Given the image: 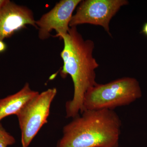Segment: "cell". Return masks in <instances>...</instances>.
Returning <instances> with one entry per match:
<instances>
[{
	"mask_svg": "<svg viewBox=\"0 0 147 147\" xmlns=\"http://www.w3.org/2000/svg\"><path fill=\"white\" fill-rule=\"evenodd\" d=\"M9 1V0H0V10L4 7Z\"/></svg>",
	"mask_w": 147,
	"mask_h": 147,
	"instance_id": "8fae6325",
	"label": "cell"
},
{
	"mask_svg": "<svg viewBox=\"0 0 147 147\" xmlns=\"http://www.w3.org/2000/svg\"><path fill=\"white\" fill-rule=\"evenodd\" d=\"M38 93L26 83L17 92L0 99V121L11 115H17Z\"/></svg>",
	"mask_w": 147,
	"mask_h": 147,
	"instance_id": "ba28073f",
	"label": "cell"
},
{
	"mask_svg": "<svg viewBox=\"0 0 147 147\" xmlns=\"http://www.w3.org/2000/svg\"><path fill=\"white\" fill-rule=\"evenodd\" d=\"M142 96L139 82L132 77H124L105 84L97 83L85 94L84 111L113 110L129 105Z\"/></svg>",
	"mask_w": 147,
	"mask_h": 147,
	"instance_id": "3957f363",
	"label": "cell"
},
{
	"mask_svg": "<svg viewBox=\"0 0 147 147\" xmlns=\"http://www.w3.org/2000/svg\"><path fill=\"white\" fill-rule=\"evenodd\" d=\"M127 0H85L79 3L73 15L69 27L90 24L102 26L111 36L109 24L121 7L127 5Z\"/></svg>",
	"mask_w": 147,
	"mask_h": 147,
	"instance_id": "5b68a950",
	"label": "cell"
},
{
	"mask_svg": "<svg viewBox=\"0 0 147 147\" xmlns=\"http://www.w3.org/2000/svg\"><path fill=\"white\" fill-rule=\"evenodd\" d=\"M64 127L57 147H119L122 123L114 110H85Z\"/></svg>",
	"mask_w": 147,
	"mask_h": 147,
	"instance_id": "7a4b0ae2",
	"label": "cell"
},
{
	"mask_svg": "<svg viewBox=\"0 0 147 147\" xmlns=\"http://www.w3.org/2000/svg\"><path fill=\"white\" fill-rule=\"evenodd\" d=\"M82 1L61 0L52 9L36 21L38 38L41 40L48 39L53 30L57 32L55 37L60 38L67 34L74 11Z\"/></svg>",
	"mask_w": 147,
	"mask_h": 147,
	"instance_id": "8992f818",
	"label": "cell"
},
{
	"mask_svg": "<svg viewBox=\"0 0 147 147\" xmlns=\"http://www.w3.org/2000/svg\"><path fill=\"white\" fill-rule=\"evenodd\" d=\"M15 138L7 132L0 124V147H7L15 143Z\"/></svg>",
	"mask_w": 147,
	"mask_h": 147,
	"instance_id": "9c48e42d",
	"label": "cell"
},
{
	"mask_svg": "<svg viewBox=\"0 0 147 147\" xmlns=\"http://www.w3.org/2000/svg\"><path fill=\"white\" fill-rule=\"evenodd\" d=\"M28 25L37 29L31 9L10 1L0 10V40L11 37Z\"/></svg>",
	"mask_w": 147,
	"mask_h": 147,
	"instance_id": "52a82bcc",
	"label": "cell"
},
{
	"mask_svg": "<svg viewBox=\"0 0 147 147\" xmlns=\"http://www.w3.org/2000/svg\"><path fill=\"white\" fill-rule=\"evenodd\" d=\"M142 33L144 34L145 36H147V22H146L142 27Z\"/></svg>",
	"mask_w": 147,
	"mask_h": 147,
	"instance_id": "7c38bea8",
	"label": "cell"
},
{
	"mask_svg": "<svg viewBox=\"0 0 147 147\" xmlns=\"http://www.w3.org/2000/svg\"><path fill=\"white\" fill-rule=\"evenodd\" d=\"M7 49V45L3 40H0V53H3Z\"/></svg>",
	"mask_w": 147,
	"mask_h": 147,
	"instance_id": "30bf717a",
	"label": "cell"
},
{
	"mask_svg": "<svg viewBox=\"0 0 147 147\" xmlns=\"http://www.w3.org/2000/svg\"><path fill=\"white\" fill-rule=\"evenodd\" d=\"M57 92L56 88H53L39 93L16 115L21 129L22 147H28L47 123L51 104Z\"/></svg>",
	"mask_w": 147,
	"mask_h": 147,
	"instance_id": "277c9868",
	"label": "cell"
},
{
	"mask_svg": "<svg viewBox=\"0 0 147 147\" xmlns=\"http://www.w3.org/2000/svg\"><path fill=\"white\" fill-rule=\"evenodd\" d=\"M60 38L64 42L60 74L62 78L71 76L74 88L73 98L65 103L66 117L73 119L83 113L85 94L97 84L95 70L99 65L93 55L94 42L84 39L76 27H70L67 34Z\"/></svg>",
	"mask_w": 147,
	"mask_h": 147,
	"instance_id": "6da1fadb",
	"label": "cell"
}]
</instances>
